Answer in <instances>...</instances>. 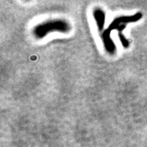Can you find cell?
<instances>
[{
	"mask_svg": "<svg viewBox=\"0 0 147 147\" xmlns=\"http://www.w3.org/2000/svg\"><path fill=\"white\" fill-rule=\"evenodd\" d=\"M142 17V14L141 12H137L131 16H121L117 17L113 20V22L106 30L102 33V38L104 46L106 51L110 54L113 55L116 52V45L113 40L110 38V33L113 30H117L118 36L120 39L121 44L124 48H128L129 46V42L123 34V32L126 28L128 23H135L138 21Z\"/></svg>",
	"mask_w": 147,
	"mask_h": 147,
	"instance_id": "1",
	"label": "cell"
},
{
	"mask_svg": "<svg viewBox=\"0 0 147 147\" xmlns=\"http://www.w3.org/2000/svg\"><path fill=\"white\" fill-rule=\"evenodd\" d=\"M93 16L96 22L97 28L100 31H102L105 25V12L101 8H97L93 11Z\"/></svg>",
	"mask_w": 147,
	"mask_h": 147,
	"instance_id": "3",
	"label": "cell"
},
{
	"mask_svg": "<svg viewBox=\"0 0 147 147\" xmlns=\"http://www.w3.org/2000/svg\"><path fill=\"white\" fill-rule=\"evenodd\" d=\"M70 28L69 24L65 20L53 19L37 25L34 27L33 33L37 38H42L51 32H68Z\"/></svg>",
	"mask_w": 147,
	"mask_h": 147,
	"instance_id": "2",
	"label": "cell"
}]
</instances>
